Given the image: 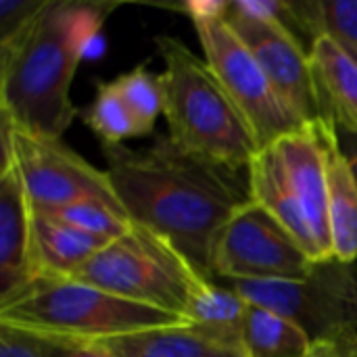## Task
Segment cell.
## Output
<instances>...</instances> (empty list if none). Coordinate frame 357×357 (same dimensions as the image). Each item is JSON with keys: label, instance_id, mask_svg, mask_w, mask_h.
Here are the masks:
<instances>
[{"label": "cell", "instance_id": "28", "mask_svg": "<svg viewBox=\"0 0 357 357\" xmlns=\"http://www.w3.org/2000/svg\"><path fill=\"white\" fill-rule=\"evenodd\" d=\"M339 138H341V144H343V149H345V153H347V157H349V161H351V165H354L357 174V136L339 130Z\"/></svg>", "mask_w": 357, "mask_h": 357}, {"label": "cell", "instance_id": "5", "mask_svg": "<svg viewBox=\"0 0 357 357\" xmlns=\"http://www.w3.org/2000/svg\"><path fill=\"white\" fill-rule=\"evenodd\" d=\"M0 322L84 343L186 324L176 314L121 299L71 278L33 280L19 295L0 303Z\"/></svg>", "mask_w": 357, "mask_h": 357}, {"label": "cell", "instance_id": "21", "mask_svg": "<svg viewBox=\"0 0 357 357\" xmlns=\"http://www.w3.org/2000/svg\"><path fill=\"white\" fill-rule=\"evenodd\" d=\"M117 92L128 105L130 113L136 119L140 136H151L157 123V117L163 115L165 94L161 73L149 71L144 65L134 67L132 71L113 79Z\"/></svg>", "mask_w": 357, "mask_h": 357}, {"label": "cell", "instance_id": "19", "mask_svg": "<svg viewBox=\"0 0 357 357\" xmlns=\"http://www.w3.org/2000/svg\"><path fill=\"white\" fill-rule=\"evenodd\" d=\"M299 33L312 40L331 36L357 56V0H291Z\"/></svg>", "mask_w": 357, "mask_h": 357}, {"label": "cell", "instance_id": "10", "mask_svg": "<svg viewBox=\"0 0 357 357\" xmlns=\"http://www.w3.org/2000/svg\"><path fill=\"white\" fill-rule=\"evenodd\" d=\"M10 163H15L33 209L100 201L126 213L107 172L96 169L65 146L63 140L33 136L13 126Z\"/></svg>", "mask_w": 357, "mask_h": 357}, {"label": "cell", "instance_id": "9", "mask_svg": "<svg viewBox=\"0 0 357 357\" xmlns=\"http://www.w3.org/2000/svg\"><path fill=\"white\" fill-rule=\"evenodd\" d=\"M314 261L287 228L255 201L241 207L215 238L211 276L230 282L299 280Z\"/></svg>", "mask_w": 357, "mask_h": 357}, {"label": "cell", "instance_id": "4", "mask_svg": "<svg viewBox=\"0 0 357 357\" xmlns=\"http://www.w3.org/2000/svg\"><path fill=\"white\" fill-rule=\"evenodd\" d=\"M155 46L165 67L161 79L167 136L186 153L247 172L259 144L209 65L178 38L157 36Z\"/></svg>", "mask_w": 357, "mask_h": 357}, {"label": "cell", "instance_id": "22", "mask_svg": "<svg viewBox=\"0 0 357 357\" xmlns=\"http://www.w3.org/2000/svg\"><path fill=\"white\" fill-rule=\"evenodd\" d=\"M33 211L40 215H46L54 222H61L69 228H75L79 232L100 236L107 241L119 238L132 226V220L126 213H121L100 201H77L71 205L54 207V209H33Z\"/></svg>", "mask_w": 357, "mask_h": 357}, {"label": "cell", "instance_id": "7", "mask_svg": "<svg viewBox=\"0 0 357 357\" xmlns=\"http://www.w3.org/2000/svg\"><path fill=\"white\" fill-rule=\"evenodd\" d=\"M249 303L293 320L312 343L357 331V268L337 257L314 261L299 280L232 282Z\"/></svg>", "mask_w": 357, "mask_h": 357}, {"label": "cell", "instance_id": "26", "mask_svg": "<svg viewBox=\"0 0 357 357\" xmlns=\"http://www.w3.org/2000/svg\"><path fill=\"white\" fill-rule=\"evenodd\" d=\"M230 0H192L184 2L178 8L190 17V21H201V19H211V17H224L228 13Z\"/></svg>", "mask_w": 357, "mask_h": 357}, {"label": "cell", "instance_id": "12", "mask_svg": "<svg viewBox=\"0 0 357 357\" xmlns=\"http://www.w3.org/2000/svg\"><path fill=\"white\" fill-rule=\"evenodd\" d=\"M31 224L29 197L15 163H10L0 169V303H6L36 280Z\"/></svg>", "mask_w": 357, "mask_h": 357}, {"label": "cell", "instance_id": "16", "mask_svg": "<svg viewBox=\"0 0 357 357\" xmlns=\"http://www.w3.org/2000/svg\"><path fill=\"white\" fill-rule=\"evenodd\" d=\"M98 343L117 357H247L188 324L151 328Z\"/></svg>", "mask_w": 357, "mask_h": 357}, {"label": "cell", "instance_id": "24", "mask_svg": "<svg viewBox=\"0 0 357 357\" xmlns=\"http://www.w3.org/2000/svg\"><path fill=\"white\" fill-rule=\"evenodd\" d=\"M50 4V0H0V48L15 42Z\"/></svg>", "mask_w": 357, "mask_h": 357}, {"label": "cell", "instance_id": "3", "mask_svg": "<svg viewBox=\"0 0 357 357\" xmlns=\"http://www.w3.org/2000/svg\"><path fill=\"white\" fill-rule=\"evenodd\" d=\"M251 201L274 215L312 261L335 257L328 228L324 119L261 146L247 165Z\"/></svg>", "mask_w": 357, "mask_h": 357}, {"label": "cell", "instance_id": "8", "mask_svg": "<svg viewBox=\"0 0 357 357\" xmlns=\"http://www.w3.org/2000/svg\"><path fill=\"white\" fill-rule=\"evenodd\" d=\"M199 42L215 79L251 128L259 149L305 126L278 96L270 77L232 29L226 15L195 21Z\"/></svg>", "mask_w": 357, "mask_h": 357}, {"label": "cell", "instance_id": "23", "mask_svg": "<svg viewBox=\"0 0 357 357\" xmlns=\"http://www.w3.org/2000/svg\"><path fill=\"white\" fill-rule=\"evenodd\" d=\"M82 343L0 322V357H71Z\"/></svg>", "mask_w": 357, "mask_h": 357}, {"label": "cell", "instance_id": "11", "mask_svg": "<svg viewBox=\"0 0 357 357\" xmlns=\"http://www.w3.org/2000/svg\"><path fill=\"white\" fill-rule=\"evenodd\" d=\"M226 19L253 52L287 107L305 123L326 119L312 71L310 48L303 46L301 38L278 23L245 17L232 6H228Z\"/></svg>", "mask_w": 357, "mask_h": 357}, {"label": "cell", "instance_id": "17", "mask_svg": "<svg viewBox=\"0 0 357 357\" xmlns=\"http://www.w3.org/2000/svg\"><path fill=\"white\" fill-rule=\"evenodd\" d=\"M249 301L232 287L213 284L205 278L192 293L182 318L203 335L243 351V331Z\"/></svg>", "mask_w": 357, "mask_h": 357}, {"label": "cell", "instance_id": "20", "mask_svg": "<svg viewBox=\"0 0 357 357\" xmlns=\"http://www.w3.org/2000/svg\"><path fill=\"white\" fill-rule=\"evenodd\" d=\"M79 115L82 121L100 138V144H123V140L142 138L134 115L113 82L96 84L92 102Z\"/></svg>", "mask_w": 357, "mask_h": 357}, {"label": "cell", "instance_id": "18", "mask_svg": "<svg viewBox=\"0 0 357 357\" xmlns=\"http://www.w3.org/2000/svg\"><path fill=\"white\" fill-rule=\"evenodd\" d=\"M310 337L289 318L249 303L243 354L247 357H307L312 351Z\"/></svg>", "mask_w": 357, "mask_h": 357}, {"label": "cell", "instance_id": "25", "mask_svg": "<svg viewBox=\"0 0 357 357\" xmlns=\"http://www.w3.org/2000/svg\"><path fill=\"white\" fill-rule=\"evenodd\" d=\"M307 357H357V331L314 343Z\"/></svg>", "mask_w": 357, "mask_h": 357}, {"label": "cell", "instance_id": "1", "mask_svg": "<svg viewBox=\"0 0 357 357\" xmlns=\"http://www.w3.org/2000/svg\"><path fill=\"white\" fill-rule=\"evenodd\" d=\"M107 176L128 213L165 236L207 278L215 238L247 203V172L182 151L169 136H157L144 151L100 144Z\"/></svg>", "mask_w": 357, "mask_h": 357}, {"label": "cell", "instance_id": "14", "mask_svg": "<svg viewBox=\"0 0 357 357\" xmlns=\"http://www.w3.org/2000/svg\"><path fill=\"white\" fill-rule=\"evenodd\" d=\"M326 180H328V228L333 253L341 261L357 259V174L341 144L339 130L324 119Z\"/></svg>", "mask_w": 357, "mask_h": 357}, {"label": "cell", "instance_id": "13", "mask_svg": "<svg viewBox=\"0 0 357 357\" xmlns=\"http://www.w3.org/2000/svg\"><path fill=\"white\" fill-rule=\"evenodd\" d=\"M310 61L326 119L357 136V59L331 36H318L310 44Z\"/></svg>", "mask_w": 357, "mask_h": 357}, {"label": "cell", "instance_id": "2", "mask_svg": "<svg viewBox=\"0 0 357 357\" xmlns=\"http://www.w3.org/2000/svg\"><path fill=\"white\" fill-rule=\"evenodd\" d=\"M115 2L50 0L46 10L0 48V111L15 128L61 140L77 115L71 84L82 56Z\"/></svg>", "mask_w": 357, "mask_h": 357}, {"label": "cell", "instance_id": "27", "mask_svg": "<svg viewBox=\"0 0 357 357\" xmlns=\"http://www.w3.org/2000/svg\"><path fill=\"white\" fill-rule=\"evenodd\" d=\"M71 357H117L109 349H105L100 343H82Z\"/></svg>", "mask_w": 357, "mask_h": 357}, {"label": "cell", "instance_id": "6", "mask_svg": "<svg viewBox=\"0 0 357 357\" xmlns=\"http://www.w3.org/2000/svg\"><path fill=\"white\" fill-rule=\"evenodd\" d=\"M69 278L182 318L192 293L207 276L165 236L132 222L126 234L105 245Z\"/></svg>", "mask_w": 357, "mask_h": 357}, {"label": "cell", "instance_id": "15", "mask_svg": "<svg viewBox=\"0 0 357 357\" xmlns=\"http://www.w3.org/2000/svg\"><path fill=\"white\" fill-rule=\"evenodd\" d=\"M111 241L79 232L33 211L31 261L38 278H69Z\"/></svg>", "mask_w": 357, "mask_h": 357}]
</instances>
